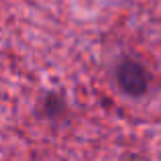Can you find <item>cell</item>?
I'll return each instance as SVG.
<instances>
[{
	"label": "cell",
	"mask_w": 161,
	"mask_h": 161,
	"mask_svg": "<svg viewBox=\"0 0 161 161\" xmlns=\"http://www.w3.org/2000/svg\"><path fill=\"white\" fill-rule=\"evenodd\" d=\"M116 84L125 94L143 96L149 90L151 74L147 71V67L143 65V63L137 61V59L125 57V59H120L118 65H116Z\"/></svg>",
	"instance_id": "1"
},
{
	"label": "cell",
	"mask_w": 161,
	"mask_h": 161,
	"mask_svg": "<svg viewBox=\"0 0 161 161\" xmlns=\"http://www.w3.org/2000/svg\"><path fill=\"white\" fill-rule=\"evenodd\" d=\"M59 112H63V104L59 102L57 98H49L47 100V104H45V114H47V116H57Z\"/></svg>",
	"instance_id": "2"
}]
</instances>
